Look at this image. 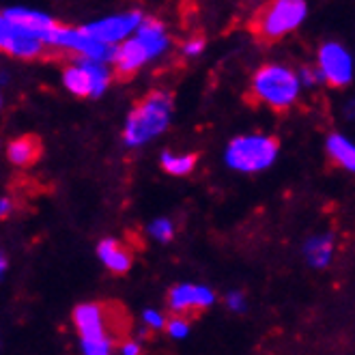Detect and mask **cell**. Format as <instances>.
I'll list each match as a JSON object with an SVG mask.
<instances>
[{"mask_svg":"<svg viewBox=\"0 0 355 355\" xmlns=\"http://www.w3.org/2000/svg\"><path fill=\"white\" fill-rule=\"evenodd\" d=\"M175 114V101L168 91H151L130 110L123 123V144L128 149H140L159 138L171 128Z\"/></svg>","mask_w":355,"mask_h":355,"instance_id":"obj_1","label":"cell"},{"mask_svg":"<svg viewBox=\"0 0 355 355\" xmlns=\"http://www.w3.org/2000/svg\"><path fill=\"white\" fill-rule=\"evenodd\" d=\"M250 93H252L254 101L276 112L293 108L302 95V82L297 69L278 60L263 62L252 73V80H250Z\"/></svg>","mask_w":355,"mask_h":355,"instance_id":"obj_2","label":"cell"},{"mask_svg":"<svg viewBox=\"0 0 355 355\" xmlns=\"http://www.w3.org/2000/svg\"><path fill=\"white\" fill-rule=\"evenodd\" d=\"M280 142L269 134H239L224 147V164L241 175L265 173L276 164Z\"/></svg>","mask_w":355,"mask_h":355,"instance_id":"obj_3","label":"cell"},{"mask_svg":"<svg viewBox=\"0 0 355 355\" xmlns=\"http://www.w3.org/2000/svg\"><path fill=\"white\" fill-rule=\"evenodd\" d=\"M112 69L106 62L89 58H71L60 71V82L65 91L76 97L99 99L112 85Z\"/></svg>","mask_w":355,"mask_h":355,"instance_id":"obj_4","label":"cell"},{"mask_svg":"<svg viewBox=\"0 0 355 355\" xmlns=\"http://www.w3.org/2000/svg\"><path fill=\"white\" fill-rule=\"evenodd\" d=\"M48 48L73 54V58H89L97 62H106V65H112L116 56V48H110L106 44H101V41H97L95 37H91L85 26L58 24L48 39Z\"/></svg>","mask_w":355,"mask_h":355,"instance_id":"obj_5","label":"cell"},{"mask_svg":"<svg viewBox=\"0 0 355 355\" xmlns=\"http://www.w3.org/2000/svg\"><path fill=\"white\" fill-rule=\"evenodd\" d=\"M308 17V3L304 0H274L269 3L254 22V31L269 41L282 39L295 33Z\"/></svg>","mask_w":355,"mask_h":355,"instance_id":"obj_6","label":"cell"},{"mask_svg":"<svg viewBox=\"0 0 355 355\" xmlns=\"http://www.w3.org/2000/svg\"><path fill=\"white\" fill-rule=\"evenodd\" d=\"M144 19H147V15L140 9H130V11H121V13L93 19V22L85 24V28L89 31L91 37L101 41V44H106L110 48H119L138 33Z\"/></svg>","mask_w":355,"mask_h":355,"instance_id":"obj_7","label":"cell"},{"mask_svg":"<svg viewBox=\"0 0 355 355\" xmlns=\"http://www.w3.org/2000/svg\"><path fill=\"white\" fill-rule=\"evenodd\" d=\"M317 69L331 89H345L355 78V58L340 41H325L317 50Z\"/></svg>","mask_w":355,"mask_h":355,"instance_id":"obj_8","label":"cell"},{"mask_svg":"<svg viewBox=\"0 0 355 355\" xmlns=\"http://www.w3.org/2000/svg\"><path fill=\"white\" fill-rule=\"evenodd\" d=\"M0 26H9L15 31H22L26 35H35L48 44V39H50L52 31L58 26V22L46 11L15 5V7L3 9V13H0Z\"/></svg>","mask_w":355,"mask_h":355,"instance_id":"obj_9","label":"cell"},{"mask_svg":"<svg viewBox=\"0 0 355 355\" xmlns=\"http://www.w3.org/2000/svg\"><path fill=\"white\" fill-rule=\"evenodd\" d=\"M166 304L175 312V315H187V312H198L207 310L216 304V291L207 284L198 282H179L171 286L168 295H166Z\"/></svg>","mask_w":355,"mask_h":355,"instance_id":"obj_10","label":"cell"},{"mask_svg":"<svg viewBox=\"0 0 355 355\" xmlns=\"http://www.w3.org/2000/svg\"><path fill=\"white\" fill-rule=\"evenodd\" d=\"M71 321L78 331L80 340H97V338H108V315L106 308L95 302L78 304L71 312Z\"/></svg>","mask_w":355,"mask_h":355,"instance_id":"obj_11","label":"cell"},{"mask_svg":"<svg viewBox=\"0 0 355 355\" xmlns=\"http://www.w3.org/2000/svg\"><path fill=\"white\" fill-rule=\"evenodd\" d=\"M0 50L11 58L35 60L46 54L48 44L35 35H26L22 31H15L9 26H0Z\"/></svg>","mask_w":355,"mask_h":355,"instance_id":"obj_12","label":"cell"},{"mask_svg":"<svg viewBox=\"0 0 355 355\" xmlns=\"http://www.w3.org/2000/svg\"><path fill=\"white\" fill-rule=\"evenodd\" d=\"M134 37L140 41V46L147 50L151 60H157L159 56H164L171 50V35L166 31V24L159 22L157 17L147 15V19H144Z\"/></svg>","mask_w":355,"mask_h":355,"instance_id":"obj_13","label":"cell"},{"mask_svg":"<svg viewBox=\"0 0 355 355\" xmlns=\"http://www.w3.org/2000/svg\"><path fill=\"white\" fill-rule=\"evenodd\" d=\"M95 252H97L99 263L106 267L108 271H112V274H116V276L128 274V271L132 269V265H134L132 252L119 239H114V237H103L97 243Z\"/></svg>","mask_w":355,"mask_h":355,"instance_id":"obj_14","label":"cell"},{"mask_svg":"<svg viewBox=\"0 0 355 355\" xmlns=\"http://www.w3.org/2000/svg\"><path fill=\"white\" fill-rule=\"evenodd\" d=\"M147 62H151L147 50L140 46V41L136 37H132L130 41H125L123 46L116 48V56H114V73L121 78H130L134 73H138Z\"/></svg>","mask_w":355,"mask_h":355,"instance_id":"obj_15","label":"cell"},{"mask_svg":"<svg viewBox=\"0 0 355 355\" xmlns=\"http://www.w3.org/2000/svg\"><path fill=\"white\" fill-rule=\"evenodd\" d=\"M304 259L312 269H325L334 261L336 252V237L334 233H317L306 239L304 243Z\"/></svg>","mask_w":355,"mask_h":355,"instance_id":"obj_16","label":"cell"},{"mask_svg":"<svg viewBox=\"0 0 355 355\" xmlns=\"http://www.w3.org/2000/svg\"><path fill=\"white\" fill-rule=\"evenodd\" d=\"M325 153L338 168L355 175V142L340 132H331L325 138Z\"/></svg>","mask_w":355,"mask_h":355,"instance_id":"obj_17","label":"cell"},{"mask_svg":"<svg viewBox=\"0 0 355 355\" xmlns=\"http://www.w3.org/2000/svg\"><path fill=\"white\" fill-rule=\"evenodd\" d=\"M39 155L41 142L37 136H17L7 144V159L17 168H26V166L35 164Z\"/></svg>","mask_w":355,"mask_h":355,"instance_id":"obj_18","label":"cell"},{"mask_svg":"<svg viewBox=\"0 0 355 355\" xmlns=\"http://www.w3.org/2000/svg\"><path fill=\"white\" fill-rule=\"evenodd\" d=\"M196 153H173V151H164L159 155V166L164 173H168L171 177H187L192 175L196 168Z\"/></svg>","mask_w":355,"mask_h":355,"instance_id":"obj_19","label":"cell"},{"mask_svg":"<svg viewBox=\"0 0 355 355\" xmlns=\"http://www.w3.org/2000/svg\"><path fill=\"white\" fill-rule=\"evenodd\" d=\"M175 222L171 218H155L147 224V235L157 243H171L175 239Z\"/></svg>","mask_w":355,"mask_h":355,"instance_id":"obj_20","label":"cell"},{"mask_svg":"<svg viewBox=\"0 0 355 355\" xmlns=\"http://www.w3.org/2000/svg\"><path fill=\"white\" fill-rule=\"evenodd\" d=\"M112 336L108 338H97V340H80L82 355H112Z\"/></svg>","mask_w":355,"mask_h":355,"instance_id":"obj_21","label":"cell"},{"mask_svg":"<svg viewBox=\"0 0 355 355\" xmlns=\"http://www.w3.org/2000/svg\"><path fill=\"white\" fill-rule=\"evenodd\" d=\"M190 329H192L190 319L183 317V315H173V317L168 319V327H166V331H168V336H171L173 340H183V338H187V336H190Z\"/></svg>","mask_w":355,"mask_h":355,"instance_id":"obj_22","label":"cell"},{"mask_svg":"<svg viewBox=\"0 0 355 355\" xmlns=\"http://www.w3.org/2000/svg\"><path fill=\"white\" fill-rule=\"evenodd\" d=\"M142 325L151 329V331H162L168 327V319H166V315L162 310L157 308H147V310H142Z\"/></svg>","mask_w":355,"mask_h":355,"instance_id":"obj_23","label":"cell"},{"mask_svg":"<svg viewBox=\"0 0 355 355\" xmlns=\"http://www.w3.org/2000/svg\"><path fill=\"white\" fill-rule=\"evenodd\" d=\"M300 82H302V89H315L319 85H325L321 71L317 69V65H304L297 69Z\"/></svg>","mask_w":355,"mask_h":355,"instance_id":"obj_24","label":"cell"},{"mask_svg":"<svg viewBox=\"0 0 355 355\" xmlns=\"http://www.w3.org/2000/svg\"><path fill=\"white\" fill-rule=\"evenodd\" d=\"M224 304H226L228 310L235 312V315H245L248 308H250L245 293H243V291H237V288L235 291H228V293L224 295Z\"/></svg>","mask_w":355,"mask_h":355,"instance_id":"obj_25","label":"cell"},{"mask_svg":"<svg viewBox=\"0 0 355 355\" xmlns=\"http://www.w3.org/2000/svg\"><path fill=\"white\" fill-rule=\"evenodd\" d=\"M202 52H205V39L202 37H192V39L183 41V46H181V54L185 58H196Z\"/></svg>","mask_w":355,"mask_h":355,"instance_id":"obj_26","label":"cell"},{"mask_svg":"<svg viewBox=\"0 0 355 355\" xmlns=\"http://www.w3.org/2000/svg\"><path fill=\"white\" fill-rule=\"evenodd\" d=\"M119 353L121 355H140L142 353V345L136 338H128V340H123L119 345Z\"/></svg>","mask_w":355,"mask_h":355,"instance_id":"obj_27","label":"cell"},{"mask_svg":"<svg viewBox=\"0 0 355 355\" xmlns=\"http://www.w3.org/2000/svg\"><path fill=\"white\" fill-rule=\"evenodd\" d=\"M13 200L9 198V196H3V198H0V216H3V218H9L11 214H13Z\"/></svg>","mask_w":355,"mask_h":355,"instance_id":"obj_28","label":"cell"},{"mask_svg":"<svg viewBox=\"0 0 355 355\" xmlns=\"http://www.w3.org/2000/svg\"><path fill=\"white\" fill-rule=\"evenodd\" d=\"M343 112H345V116H347L349 121H353V119H355V99H353V101H347V103H345Z\"/></svg>","mask_w":355,"mask_h":355,"instance_id":"obj_29","label":"cell"},{"mask_svg":"<svg viewBox=\"0 0 355 355\" xmlns=\"http://www.w3.org/2000/svg\"><path fill=\"white\" fill-rule=\"evenodd\" d=\"M7 269H9V259H7V254L3 252V254H0V274H7Z\"/></svg>","mask_w":355,"mask_h":355,"instance_id":"obj_30","label":"cell"}]
</instances>
